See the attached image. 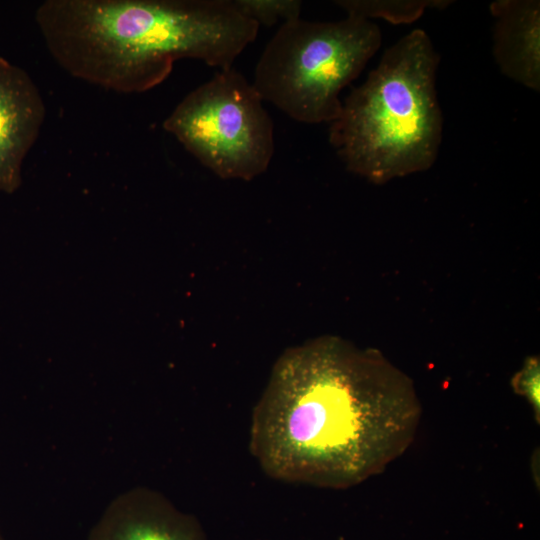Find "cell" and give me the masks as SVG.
Wrapping results in <instances>:
<instances>
[{
	"label": "cell",
	"mask_w": 540,
	"mask_h": 540,
	"mask_svg": "<svg viewBox=\"0 0 540 540\" xmlns=\"http://www.w3.org/2000/svg\"><path fill=\"white\" fill-rule=\"evenodd\" d=\"M517 388L524 394L539 413V363L530 359L517 376Z\"/></svg>",
	"instance_id": "obj_11"
},
{
	"label": "cell",
	"mask_w": 540,
	"mask_h": 540,
	"mask_svg": "<svg viewBox=\"0 0 540 540\" xmlns=\"http://www.w3.org/2000/svg\"><path fill=\"white\" fill-rule=\"evenodd\" d=\"M347 16L367 20L383 18L393 24L416 21L427 8L445 9L447 0H340L334 2Z\"/></svg>",
	"instance_id": "obj_9"
},
{
	"label": "cell",
	"mask_w": 540,
	"mask_h": 540,
	"mask_svg": "<svg viewBox=\"0 0 540 540\" xmlns=\"http://www.w3.org/2000/svg\"><path fill=\"white\" fill-rule=\"evenodd\" d=\"M0 540H3V538L1 537V535H0Z\"/></svg>",
	"instance_id": "obj_12"
},
{
	"label": "cell",
	"mask_w": 540,
	"mask_h": 540,
	"mask_svg": "<svg viewBox=\"0 0 540 540\" xmlns=\"http://www.w3.org/2000/svg\"><path fill=\"white\" fill-rule=\"evenodd\" d=\"M494 18L493 56L502 74L540 90V2L496 0L490 4Z\"/></svg>",
	"instance_id": "obj_8"
},
{
	"label": "cell",
	"mask_w": 540,
	"mask_h": 540,
	"mask_svg": "<svg viewBox=\"0 0 540 540\" xmlns=\"http://www.w3.org/2000/svg\"><path fill=\"white\" fill-rule=\"evenodd\" d=\"M236 9L258 26H273L300 18L302 2L298 0H232Z\"/></svg>",
	"instance_id": "obj_10"
},
{
	"label": "cell",
	"mask_w": 540,
	"mask_h": 540,
	"mask_svg": "<svg viewBox=\"0 0 540 540\" xmlns=\"http://www.w3.org/2000/svg\"><path fill=\"white\" fill-rule=\"evenodd\" d=\"M381 41L378 25L359 17L287 21L265 46L252 84L263 101L290 118L330 124L342 108L340 92L358 77Z\"/></svg>",
	"instance_id": "obj_4"
},
{
	"label": "cell",
	"mask_w": 540,
	"mask_h": 540,
	"mask_svg": "<svg viewBox=\"0 0 540 540\" xmlns=\"http://www.w3.org/2000/svg\"><path fill=\"white\" fill-rule=\"evenodd\" d=\"M263 100L242 73L218 70L189 92L163 128L223 179L251 180L274 154V126Z\"/></svg>",
	"instance_id": "obj_5"
},
{
	"label": "cell",
	"mask_w": 540,
	"mask_h": 540,
	"mask_svg": "<svg viewBox=\"0 0 540 540\" xmlns=\"http://www.w3.org/2000/svg\"><path fill=\"white\" fill-rule=\"evenodd\" d=\"M439 62L428 34L412 30L342 101L329 124V142L350 172L384 183L434 164L443 128Z\"/></svg>",
	"instance_id": "obj_3"
},
{
	"label": "cell",
	"mask_w": 540,
	"mask_h": 540,
	"mask_svg": "<svg viewBox=\"0 0 540 540\" xmlns=\"http://www.w3.org/2000/svg\"><path fill=\"white\" fill-rule=\"evenodd\" d=\"M420 413L411 381L380 354L317 339L277 361L253 416L252 448L274 477L347 487L408 448Z\"/></svg>",
	"instance_id": "obj_1"
},
{
	"label": "cell",
	"mask_w": 540,
	"mask_h": 540,
	"mask_svg": "<svg viewBox=\"0 0 540 540\" xmlns=\"http://www.w3.org/2000/svg\"><path fill=\"white\" fill-rule=\"evenodd\" d=\"M87 540H207L198 521L157 493L137 488L115 498Z\"/></svg>",
	"instance_id": "obj_7"
},
{
	"label": "cell",
	"mask_w": 540,
	"mask_h": 540,
	"mask_svg": "<svg viewBox=\"0 0 540 540\" xmlns=\"http://www.w3.org/2000/svg\"><path fill=\"white\" fill-rule=\"evenodd\" d=\"M35 22L64 71L125 94L161 84L180 59L231 68L259 29L232 0H46Z\"/></svg>",
	"instance_id": "obj_2"
},
{
	"label": "cell",
	"mask_w": 540,
	"mask_h": 540,
	"mask_svg": "<svg viewBox=\"0 0 540 540\" xmlns=\"http://www.w3.org/2000/svg\"><path fill=\"white\" fill-rule=\"evenodd\" d=\"M46 118L42 94L31 76L0 56V191L13 193L22 166Z\"/></svg>",
	"instance_id": "obj_6"
}]
</instances>
